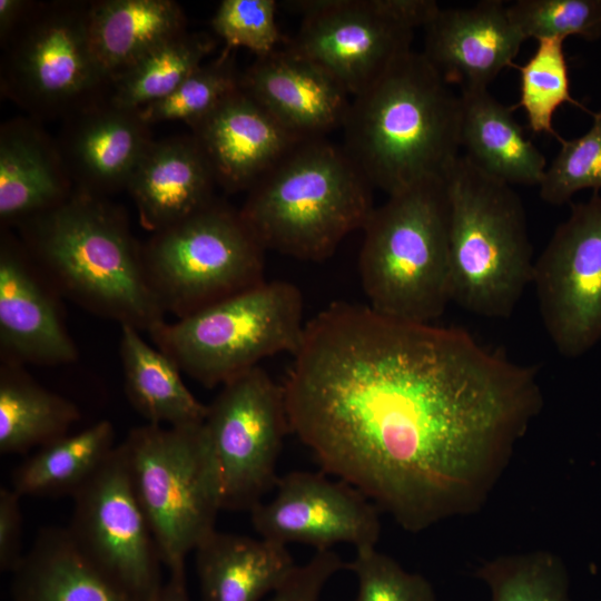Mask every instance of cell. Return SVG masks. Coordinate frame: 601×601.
<instances>
[{"instance_id":"obj_1","label":"cell","mask_w":601,"mask_h":601,"mask_svg":"<svg viewBox=\"0 0 601 601\" xmlns=\"http://www.w3.org/2000/svg\"><path fill=\"white\" fill-rule=\"evenodd\" d=\"M283 387L323 472L411 533L477 512L544 403L538 367L466 329L344 302L306 323Z\"/></svg>"},{"instance_id":"obj_2","label":"cell","mask_w":601,"mask_h":601,"mask_svg":"<svg viewBox=\"0 0 601 601\" xmlns=\"http://www.w3.org/2000/svg\"><path fill=\"white\" fill-rule=\"evenodd\" d=\"M461 99L421 52L398 58L353 97L343 149L388 196L444 178L460 156Z\"/></svg>"},{"instance_id":"obj_3","label":"cell","mask_w":601,"mask_h":601,"mask_svg":"<svg viewBox=\"0 0 601 601\" xmlns=\"http://www.w3.org/2000/svg\"><path fill=\"white\" fill-rule=\"evenodd\" d=\"M30 258L57 293L101 317L148 332L165 321L126 213L75 189L58 206L18 225Z\"/></svg>"},{"instance_id":"obj_4","label":"cell","mask_w":601,"mask_h":601,"mask_svg":"<svg viewBox=\"0 0 601 601\" xmlns=\"http://www.w3.org/2000/svg\"><path fill=\"white\" fill-rule=\"evenodd\" d=\"M372 188L343 147L308 139L247 191L239 211L266 250L322 262L364 228Z\"/></svg>"},{"instance_id":"obj_5","label":"cell","mask_w":601,"mask_h":601,"mask_svg":"<svg viewBox=\"0 0 601 601\" xmlns=\"http://www.w3.org/2000/svg\"><path fill=\"white\" fill-rule=\"evenodd\" d=\"M444 180L451 302L483 317L508 318L533 278L522 199L461 155Z\"/></svg>"},{"instance_id":"obj_6","label":"cell","mask_w":601,"mask_h":601,"mask_svg":"<svg viewBox=\"0 0 601 601\" xmlns=\"http://www.w3.org/2000/svg\"><path fill=\"white\" fill-rule=\"evenodd\" d=\"M363 230L358 269L368 306L405 322L439 318L451 302L444 178L388 196Z\"/></svg>"},{"instance_id":"obj_7","label":"cell","mask_w":601,"mask_h":601,"mask_svg":"<svg viewBox=\"0 0 601 601\" xmlns=\"http://www.w3.org/2000/svg\"><path fill=\"white\" fill-rule=\"evenodd\" d=\"M134 493L168 572L216 529L223 510L218 462L204 423L145 424L118 444Z\"/></svg>"},{"instance_id":"obj_8","label":"cell","mask_w":601,"mask_h":601,"mask_svg":"<svg viewBox=\"0 0 601 601\" xmlns=\"http://www.w3.org/2000/svg\"><path fill=\"white\" fill-rule=\"evenodd\" d=\"M299 288L263 283L148 331L152 343L205 387L224 385L278 353L295 355L305 336Z\"/></svg>"},{"instance_id":"obj_9","label":"cell","mask_w":601,"mask_h":601,"mask_svg":"<svg viewBox=\"0 0 601 601\" xmlns=\"http://www.w3.org/2000/svg\"><path fill=\"white\" fill-rule=\"evenodd\" d=\"M265 252L239 209L216 198L154 233L142 262L164 313L181 318L263 283Z\"/></svg>"},{"instance_id":"obj_10","label":"cell","mask_w":601,"mask_h":601,"mask_svg":"<svg viewBox=\"0 0 601 601\" xmlns=\"http://www.w3.org/2000/svg\"><path fill=\"white\" fill-rule=\"evenodd\" d=\"M90 1L35 2L3 43L1 93L40 121L63 118L108 96L89 37Z\"/></svg>"},{"instance_id":"obj_11","label":"cell","mask_w":601,"mask_h":601,"mask_svg":"<svg viewBox=\"0 0 601 601\" xmlns=\"http://www.w3.org/2000/svg\"><path fill=\"white\" fill-rule=\"evenodd\" d=\"M302 16L287 48L335 78L349 96L362 92L411 51L414 31L440 6L432 0H296Z\"/></svg>"},{"instance_id":"obj_12","label":"cell","mask_w":601,"mask_h":601,"mask_svg":"<svg viewBox=\"0 0 601 601\" xmlns=\"http://www.w3.org/2000/svg\"><path fill=\"white\" fill-rule=\"evenodd\" d=\"M204 427L219 466L223 509L250 511L279 477L290 432L283 385L259 365L239 374L207 405Z\"/></svg>"},{"instance_id":"obj_13","label":"cell","mask_w":601,"mask_h":601,"mask_svg":"<svg viewBox=\"0 0 601 601\" xmlns=\"http://www.w3.org/2000/svg\"><path fill=\"white\" fill-rule=\"evenodd\" d=\"M72 499L67 530L78 550L137 601H154L164 563L118 445Z\"/></svg>"},{"instance_id":"obj_14","label":"cell","mask_w":601,"mask_h":601,"mask_svg":"<svg viewBox=\"0 0 601 601\" xmlns=\"http://www.w3.org/2000/svg\"><path fill=\"white\" fill-rule=\"evenodd\" d=\"M544 328L560 355L575 358L601 341V195L571 210L534 260Z\"/></svg>"},{"instance_id":"obj_15","label":"cell","mask_w":601,"mask_h":601,"mask_svg":"<svg viewBox=\"0 0 601 601\" xmlns=\"http://www.w3.org/2000/svg\"><path fill=\"white\" fill-rule=\"evenodd\" d=\"M275 496L250 512L260 538L287 545L329 550L348 543L355 550L376 546L381 534L378 508L358 490L325 472L295 471L278 477Z\"/></svg>"},{"instance_id":"obj_16","label":"cell","mask_w":601,"mask_h":601,"mask_svg":"<svg viewBox=\"0 0 601 601\" xmlns=\"http://www.w3.org/2000/svg\"><path fill=\"white\" fill-rule=\"evenodd\" d=\"M52 290L56 289L30 258L21 240L2 233L1 361L42 366L77 361V345L67 332Z\"/></svg>"},{"instance_id":"obj_17","label":"cell","mask_w":601,"mask_h":601,"mask_svg":"<svg viewBox=\"0 0 601 601\" xmlns=\"http://www.w3.org/2000/svg\"><path fill=\"white\" fill-rule=\"evenodd\" d=\"M423 29L421 53L460 92L489 89L503 69L514 67L525 41L501 0H482L467 8L440 7Z\"/></svg>"},{"instance_id":"obj_18","label":"cell","mask_w":601,"mask_h":601,"mask_svg":"<svg viewBox=\"0 0 601 601\" xmlns=\"http://www.w3.org/2000/svg\"><path fill=\"white\" fill-rule=\"evenodd\" d=\"M189 127L216 185L228 194L247 193L304 141L240 88Z\"/></svg>"},{"instance_id":"obj_19","label":"cell","mask_w":601,"mask_h":601,"mask_svg":"<svg viewBox=\"0 0 601 601\" xmlns=\"http://www.w3.org/2000/svg\"><path fill=\"white\" fill-rule=\"evenodd\" d=\"M240 89L300 140L342 128L351 102L335 78L287 47L257 57L240 75Z\"/></svg>"},{"instance_id":"obj_20","label":"cell","mask_w":601,"mask_h":601,"mask_svg":"<svg viewBox=\"0 0 601 601\" xmlns=\"http://www.w3.org/2000/svg\"><path fill=\"white\" fill-rule=\"evenodd\" d=\"M63 120L57 144L75 189L101 197L127 189L154 140L138 112L106 98Z\"/></svg>"},{"instance_id":"obj_21","label":"cell","mask_w":601,"mask_h":601,"mask_svg":"<svg viewBox=\"0 0 601 601\" xmlns=\"http://www.w3.org/2000/svg\"><path fill=\"white\" fill-rule=\"evenodd\" d=\"M211 169L191 135L152 140L127 191L141 226L157 233L196 214L216 197Z\"/></svg>"},{"instance_id":"obj_22","label":"cell","mask_w":601,"mask_h":601,"mask_svg":"<svg viewBox=\"0 0 601 601\" xmlns=\"http://www.w3.org/2000/svg\"><path fill=\"white\" fill-rule=\"evenodd\" d=\"M75 190L57 140L31 117L0 128V220L19 225L65 201Z\"/></svg>"},{"instance_id":"obj_23","label":"cell","mask_w":601,"mask_h":601,"mask_svg":"<svg viewBox=\"0 0 601 601\" xmlns=\"http://www.w3.org/2000/svg\"><path fill=\"white\" fill-rule=\"evenodd\" d=\"M195 552L200 601H260L296 568L285 544L217 530Z\"/></svg>"},{"instance_id":"obj_24","label":"cell","mask_w":601,"mask_h":601,"mask_svg":"<svg viewBox=\"0 0 601 601\" xmlns=\"http://www.w3.org/2000/svg\"><path fill=\"white\" fill-rule=\"evenodd\" d=\"M460 146L484 174L510 186H539L548 167L544 155L525 137L513 109L489 89L460 92Z\"/></svg>"},{"instance_id":"obj_25","label":"cell","mask_w":601,"mask_h":601,"mask_svg":"<svg viewBox=\"0 0 601 601\" xmlns=\"http://www.w3.org/2000/svg\"><path fill=\"white\" fill-rule=\"evenodd\" d=\"M12 601H137L78 550L67 528H48L12 571Z\"/></svg>"},{"instance_id":"obj_26","label":"cell","mask_w":601,"mask_h":601,"mask_svg":"<svg viewBox=\"0 0 601 601\" xmlns=\"http://www.w3.org/2000/svg\"><path fill=\"white\" fill-rule=\"evenodd\" d=\"M185 32V13L171 0L90 1V43L109 82Z\"/></svg>"},{"instance_id":"obj_27","label":"cell","mask_w":601,"mask_h":601,"mask_svg":"<svg viewBox=\"0 0 601 601\" xmlns=\"http://www.w3.org/2000/svg\"><path fill=\"white\" fill-rule=\"evenodd\" d=\"M130 325H120L119 355L125 392L148 424L187 426L204 423L207 405L199 402L181 377L179 367L148 344Z\"/></svg>"},{"instance_id":"obj_28","label":"cell","mask_w":601,"mask_h":601,"mask_svg":"<svg viewBox=\"0 0 601 601\" xmlns=\"http://www.w3.org/2000/svg\"><path fill=\"white\" fill-rule=\"evenodd\" d=\"M23 365L1 361L0 453L19 454L66 434L79 421L70 400L36 382Z\"/></svg>"},{"instance_id":"obj_29","label":"cell","mask_w":601,"mask_h":601,"mask_svg":"<svg viewBox=\"0 0 601 601\" xmlns=\"http://www.w3.org/2000/svg\"><path fill=\"white\" fill-rule=\"evenodd\" d=\"M115 445L111 422L100 420L41 447L12 472V489L21 496H71L109 459Z\"/></svg>"},{"instance_id":"obj_30","label":"cell","mask_w":601,"mask_h":601,"mask_svg":"<svg viewBox=\"0 0 601 601\" xmlns=\"http://www.w3.org/2000/svg\"><path fill=\"white\" fill-rule=\"evenodd\" d=\"M207 33L185 32L150 51L109 86L108 100L138 110L173 93L215 49Z\"/></svg>"},{"instance_id":"obj_31","label":"cell","mask_w":601,"mask_h":601,"mask_svg":"<svg viewBox=\"0 0 601 601\" xmlns=\"http://www.w3.org/2000/svg\"><path fill=\"white\" fill-rule=\"evenodd\" d=\"M475 574L489 589L490 601H571L565 568L551 551L499 555Z\"/></svg>"},{"instance_id":"obj_32","label":"cell","mask_w":601,"mask_h":601,"mask_svg":"<svg viewBox=\"0 0 601 601\" xmlns=\"http://www.w3.org/2000/svg\"><path fill=\"white\" fill-rule=\"evenodd\" d=\"M564 40L540 39L531 57L519 67L520 96L511 108L524 110L528 125L535 134L563 139L553 127L556 110L564 104L583 108L571 96L570 76L563 49Z\"/></svg>"},{"instance_id":"obj_33","label":"cell","mask_w":601,"mask_h":601,"mask_svg":"<svg viewBox=\"0 0 601 601\" xmlns=\"http://www.w3.org/2000/svg\"><path fill=\"white\" fill-rule=\"evenodd\" d=\"M240 75L231 50L196 69L168 97L138 110L148 125L184 121L188 126L211 111L221 100L240 88Z\"/></svg>"},{"instance_id":"obj_34","label":"cell","mask_w":601,"mask_h":601,"mask_svg":"<svg viewBox=\"0 0 601 601\" xmlns=\"http://www.w3.org/2000/svg\"><path fill=\"white\" fill-rule=\"evenodd\" d=\"M592 118L585 134L560 141V150L539 185L543 201L559 206L583 189H601V110Z\"/></svg>"},{"instance_id":"obj_35","label":"cell","mask_w":601,"mask_h":601,"mask_svg":"<svg viewBox=\"0 0 601 601\" xmlns=\"http://www.w3.org/2000/svg\"><path fill=\"white\" fill-rule=\"evenodd\" d=\"M508 12L525 40L601 38V0H518Z\"/></svg>"},{"instance_id":"obj_36","label":"cell","mask_w":601,"mask_h":601,"mask_svg":"<svg viewBox=\"0 0 601 601\" xmlns=\"http://www.w3.org/2000/svg\"><path fill=\"white\" fill-rule=\"evenodd\" d=\"M355 551L346 565L357 580L354 601H436L434 588L424 575L405 570L376 546Z\"/></svg>"},{"instance_id":"obj_37","label":"cell","mask_w":601,"mask_h":601,"mask_svg":"<svg viewBox=\"0 0 601 601\" xmlns=\"http://www.w3.org/2000/svg\"><path fill=\"white\" fill-rule=\"evenodd\" d=\"M275 0H223L211 18L214 32L227 50L246 48L257 57L276 50L280 41Z\"/></svg>"},{"instance_id":"obj_38","label":"cell","mask_w":601,"mask_h":601,"mask_svg":"<svg viewBox=\"0 0 601 601\" xmlns=\"http://www.w3.org/2000/svg\"><path fill=\"white\" fill-rule=\"evenodd\" d=\"M346 565L331 549L318 550L306 563L296 565L268 601H321L327 582Z\"/></svg>"},{"instance_id":"obj_39","label":"cell","mask_w":601,"mask_h":601,"mask_svg":"<svg viewBox=\"0 0 601 601\" xmlns=\"http://www.w3.org/2000/svg\"><path fill=\"white\" fill-rule=\"evenodd\" d=\"M21 495L12 487L0 489V570L12 572L24 553L21 551Z\"/></svg>"},{"instance_id":"obj_40","label":"cell","mask_w":601,"mask_h":601,"mask_svg":"<svg viewBox=\"0 0 601 601\" xmlns=\"http://www.w3.org/2000/svg\"><path fill=\"white\" fill-rule=\"evenodd\" d=\"M35 1L0 0V42L1 46L17 31L30 12Z\"/></svg>"},{"instance_id":"obj_41","label":"cell","mask_w":601,"mask_h":601,"mask_svg":"<svg viewBox=\"0 0 601 601\" xmlns=\"http://www.w3.org/2000/svg\"><path fill=\"white\" fill-rule=\"evenodd\" d=\"M154 601H190L185 570L168 572V578L164 581Z\"/></svg>"}]
</instances>
